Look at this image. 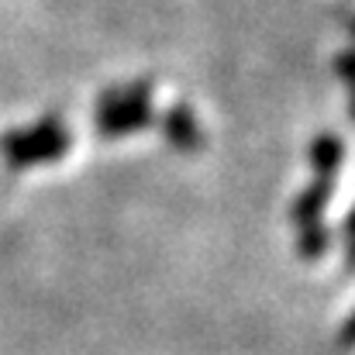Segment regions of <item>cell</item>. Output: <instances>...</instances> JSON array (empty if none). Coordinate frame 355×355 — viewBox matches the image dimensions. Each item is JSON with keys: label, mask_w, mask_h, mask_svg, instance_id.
<instances>
[{"label": "cell", "mask_w": 355, "mask_h": 355, "mask_svg": "<svg viewBox=\"0 0 355 355\" xmlns=\"http://www.w3.org/2000/svg\"><path fill=\"white\" fill-rule=\"evenodd\" d=\"M342 155H345V148H342V141L335 135H318L314 145H311V162H314L318 176H331L335 180Z\"/></svg>", "instance_id": "5b68a950"}, {"label": "cell", "mask_w": 355, "mask_h": 355, "mask_svg": "<svg viewBox=\"0 0 355 355\" xmlns=\"http://www.w3.org/2000/svg\"><path fill=\"white\" fill-rule=\"evenodd\" d=\"M331 200V176H318L297 200H293V221L297 228H307V225H321V211L324 204Z\"/></svg>", "instance_id": "3957f363"}, {"label": "cell", "mask_w": 355, "mask_h": 355, "mask_svg": "<svg viewBox=\"0 0 355 355\" xmlns=\"http://www.w3.org/2000/svg\"><path fill=\"white\" fill-rule=\"evenodd\" d=\"M148 83H135L121 94H104L97 104V128L104 135H128L145 124H152V107H148Z\"/></svg>", "instance_id": "7a4b0ae2"}, {"label": "cell", "mask_w": 355, "mask_h": 355, "mask_svg": "<svg viewBox=\"0 0 355 355\" xmlns=\"http://www.w3.org/2000/svg\"><path fill=\"white\" fill-rule=\"evenodd\" d=\"M73 145V135L66 131V124L59 118H42L35 128H21L10 131L3 138V155L10 166H35V162H52L62 159Z\"/></svg>", "instance_id": "6da1fadb"}, {"label": "cell", "mask_w": 355, "mask_h": 355, "mask_svg": "<svg viewBox=\"0 0 355 355\" xmlns=\"http://www.w3.org/2000/svg\"><path fill=\"white\" fill-rule=\"evenodd\" d=\"M328 241H331V235H328L321 225H307V228H300V241H297V248H300V255L318 259V255L328 248Z\"/></svg>", "instance_id": "8992f818"}, {"label": "cell", "mask_w": 355, "mask_h": 355, "mask_svg": "<svg viewBox=\"0 0 355 355\" xmlns=\"http://www.w3.org/2000/svg\"><path fill=\"white\" fill-rule=\"evenodd\" d=\"M162 128H166V135H169V141L180 148V152H190V148H200V141H204V135H200V124L193 118V111L190 107H173L166 121H162Z\"/></svg>", "instance_id": "277c9868"}]
</instances>
